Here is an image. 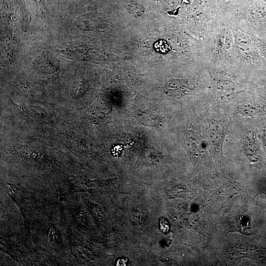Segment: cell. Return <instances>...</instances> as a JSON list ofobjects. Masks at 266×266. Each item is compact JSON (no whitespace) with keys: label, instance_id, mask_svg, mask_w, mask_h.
I'll return each mask as SVG.
<instances>
[{"label":"cell","instance_id":"cell-1","mask_svg":"<svg viewBox=\"0 0 266 266\" xmlns=\"http://www.w3.org/2000/svg\"><path fill=\"white\" fill-rule=\"evenodd\" d=\"M231 34L227 29L223 30L220 35V42L223 47L226 50L230 49L231 44Z\"/></svg>","mask_w":266,"mask_h":266},{"label":"cell","instance_id":"cell-2","mask_svg":"<svg viewBox=\"0 0 266 266\" xmlns=\"http://www.w3.org/2000/svg\"><path fill=\"white\" fill-rule=\"evenodd\" d=\"M156 50L161 53H166L168 51L169 48L167 43L163 40L157 41L155 44Z\"/></svg>","mask_w":266,"mask_h":266},{"label":"cell","instance_id":"cell-3","mask_svg":"<svg viewBox=\"0 0 266 266\" xmlns=\"http://www.w3.org/2000/svg\"><path fill=\"white\" fill-rule=\"evenodd\" d=\"M58 232L56 228H51L49 233V239L51 241H55L58 238Z\"/></svg>","mask_w":266,"mask_h":266},{"label":"cell","instance_id":"cell-4","mask_svg":"<svg viewBox=\"0 0 266 266\" xmlns=\"http://www.w3.org/2000/svg\"><path fill=\"white\" fill-rule=\"evenodd\" d=\"M261 136L263 144L265 146V151L266 153V124L263 128V130L261 133Z\"/></svg>","mask_w":266,"mask_h":266},{"label":"cell","instance_id":"cell-5","mask_svg":"<svg viewBox=\"0 0 266 266\" xmlns=\"http://www.w3.org/2000/svg\"><path fill=\"white\" fill-rule=\"evenodd\" d=\"M167 225V223L164 220H162L160 222V225H161V230L164 232H166L167 231L168 229V225Z\"/></svg>","mask_w":266,"mask_h":266}]
</instances>
